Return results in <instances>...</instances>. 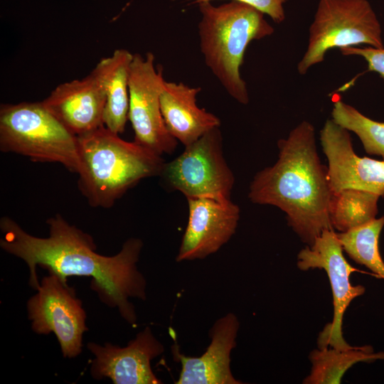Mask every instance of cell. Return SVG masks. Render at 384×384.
Returning a JSON list of instances; mask_svg holds the SVG:
<instances>
[{"instance_id":"cell-2","label":"cell","mask_w":384,"mask_h":384,"mask_svg":"<svg viewBox=\"0 0 384 384\" xmlns=\"http://www.w3.org/2000/svg\"><path fill=\"white\" fill-rule=\"evenodd\" d=\"M277 146V161L255 175L248 198L284 212L289 226L311 245L324 230L334 229L329 215L332 192L328 169L318 154L313 124L302 122Z\"/></svg>"},{"instance_id":"cell-14","label":"cell","mask_w":384,"mask_h":384,"mask_svg":"<svg viewBox=\"0 0 384 384\" xmlns=\"http://www.w3.org/2000/svg\"><path fill=\"white\" fill-rule=\"evenodd\" d=\"M240 327L238 317L228 313L217 319L209 331L211 338L206 352L201 356L181 353L178 346H172L174 359L181 363V372L176 384H242L234 378L230 368V354L236 346Z\"/></svg>"},{"instance_id":"cell-21","label":"cell","mask_w":384,"mask_h":384,"mask_svg":"<svg viewBox=\"0 0 384 384\" xmlns=\"http://www.w3.org/2000/svg\"><path fill=\"white\" fill-rule=\"evenodd\" d=\"M331 116L336 124L356 134L368 154L384 160V122L371 119L341 100L334 102Z\"/></svg>"},{"instance_id":"cell-17","label":"cell","mask_w":384,"mask_h":384,"mask_svg":"<svg viewBox=\"0 0 384 384\" xmlns=\"http://www.w3.org/2000/svg\"><path fill=\"white\" fill-rule=\"evenodd\" d=\"M133 54L123 48L102 58L92 70L105 95L104 126L119 134L124 130L129 111V74Z\"/></svg>"},{"instance_id":"cell-13","label":"cell","mask_w":384,"mask_h":384,"mask_svg":"<svg viewBox=\"0 0 384 384\" xmlns=\"http://www.w3.org/2000/svg\"><path fill=\"white\" fill-rule=\"evenodd\" d=\"M87 348L95 356L90 367L91 375L95 379L108 378L114 384L163 383L154 373L151 361L164 352V347L149 326L124 347L90 342Z\"/></svg>"},{"instance_id":"cell-8","label":"cell","mask_w":384,"mask_h":384,"mask_svg":"<svg viewBox=\"0 0 384 384\" xmlns=\"http://www.w3.org/2000/svg\"><path fill=\"white\" fill-rule=\"evenodd\" d=\"M154 55L133 54L129 74V111L137 144L158 155L171 154L177 140L167 129L161 110L160 96L165 81L154 65Z\"/></svg>"},{"instance_id":"cell-15","label":"cell","mask_w":384,"mask_h":384,"mask_svg":"<svg viewBox=\"0 0 384 384\" xmlns=\"http://www.w3.org/2000/svg\"><path fill=\"white\" fill-rule=\"evenodd\" d=\"M42 102L78 137L104 126L105 95L92 73L60 84Z\"/></svg>"},{"instance_id":"cell-16","label":"cell","mask_w":384,"mask_h":384,"mask_svg":"<svg viewBox=\"0 0 384 384\" xmlns=\"http://www.w3.org/2000/svg\"><path fill=\"white\" fill-rule=\"evenodd\" d=\"M201 90L200 87L165 80L161 92V110L167 129L185 146L220 126L217 116L197 105Z\"/></svg>"},{"instance_id":"cell-6","label":"cell","mask_w":384,"mask_h":384,"mask_svg":"<svg viewBox=\"0 0 384 384\" xmlns=\"http://www.w3.org/2000/svg\"><path fill=\"white\" fill-rule=\"evenodd\" d=\"M368 44L383 48L382 30L366 0H320L309 28L306 51L297 65L303 75L332 48Z\"/></svg>"},{"instance_id":"cell-22","label":"cell","mask_w":384,"mask_h":384,"mask_svg":"<svg viewBox=\"0 0 384 384\" xmlns=\"http://www.w3.org/2000/svg\"><path fill=\"white\" fill-rule=\"evenodd\" d=\"M340 51L343 55H355L363 57L368 63V70L378 73L384 79V48L350 46L341 48Z\"/></svg>"},{"instance_id":"cell-12","label":"cell","mask_w":384,"mask_h":384,"mask_svg":"<svg viewBox=\"0 0 384 384\" xmlns=\"http://www.w3.org/2000/svg\"><path fill=\"white\" fill-rule=\"evenodd\" d=\"M188 223L177 262L201 260L219 250L235 234L240 208L231 199L187 198Z\"/></svg>"},{"instance_id":"cell-1","label":"cell","mask_w":384,"mask_h":384,"mask_svg":"<svg viewBox=\"0 0 384 384\" xmlns=\"http://www.w3.org/2000/svg\"><path fill=\"white\" fill-rule=\"evenodd\" d=\"M49 236L35 237L23 230L14 220L3 217L0 246L23 260L29 268V284L40 287L36 267L40 266L56 274L65 284L69 276L90 277L91 288L101 302L117 308L129 324L134 326L137 315L129 298L146 299V282L137 269L143 246L139 238H129L114 256L96 252L93 238L70 225L60 215L47 220Z\"/></svg>"},{"instance_id":"cell-10","label":"cell","mask_w":384,"mask_h":384,"mask_svg":"<svg viewBox=\"0 0 384 384\" xmlns=\"http://www.w3.org/2000/svg\"><path fill=\"white\" fill-rule=\"evenodd\" d=\"M343 250L334 229H326L311 245H306L297 255L301 270L322 269L328 275L333 294L334 317L319 334V348L331 347L346 350L352 348L343 338V316L351 302L363 294L362 285L353 286L349 277L353 267L345 259Z\"/></svg>"},{"instance_id":"cell-23","label":"cell","mask_w":384,"mask_h":384,"mask_svg":"<svg viewBox=\"0 0 384 384\" xmlns=\"http://www.w3.org/2000/svg\"><path fill=\"white\" fill-rule=\"evenodd\" d=\"M191 4H200L215 0H189ZM246 4L264 14L268 15L275 23H281L285 18L284 4L287 0H233Z\"/></svg>"},{"instance_id":"cell-20","label":"cell","mask_w":384,"mask_h":384,"mask_svg":"<svg viewBox=\"0 0 384 384\" xmlns=\"http://www.w3.org/2000/svg\"><path fill=\"white\" fill-rule=\"evenodd\" d=\"M384 227V216L346 232L337 233L343 251L358 264L366 266L384 279V262L378 249V240Z\"/></svg>"},{"instance_id":"cell-18","label":"cell","mask_w":384,"mask_h":384,"mask_svg":"<svg viewBox=\"0 0 384 384\" xmlns=\"http://www.w3.org/2000/svg\"><path fill=\"white\" fill-rule=\"evenodd\" d=\"M309 358L311 369L303 383L338 384L351 366L359 362L384 360V352H375L370 346H353L346 350L325 347L313 350Z\"/></svg>"},{"instance_id":"cell-7","label":"cell","mask_w":384,"mask_h":384,"mask_svg":"<svg viewBox=\"0 0 384 384\" xmlns=\"http://www.w3.org/2000/svg\"><path fill=\"white\" fill-rule=\"evenodd\" d=\"M161 175L186 198L230 199L235 178L223 156L219 127L186 146L181 155L164 164Z\"/></svg>"},{"instance_id":"cell-9","label":"cell","mask_w":384,"mask_h":384,"mask_svg":"<svg viewBox=\"0 0 384 384\" xmlns=\"http://www.w3.org/2000/svg\"><path fill=\"white\" fill-rule=\"evenodd\" d=\"M31 329L38 334L54 333L65 358L82 352V335L88 331L86 314L75 290L49 272L40 283L37 293L27 302Z\"/></svg>"},{"instance_id":"cell-4","label":"cell","mask_w":384,"mask_h":384,"mask_svg":"<svg viewBox=\"0 0 384 384\" xmlns=\"http://www.w3.org/2000/svg\"><path fill=\"white\" fill-rule=\"evenodd\" d=\"M198 5L200 48L205 63L229 95L247 105L249 94L240 73L246 48L252 41L272 35L274 28L262 12L242 2Z\"/></svg>"},{"instance_id":"cell-3","label":"cell","mask_w":384,"mask_h":384,"mask_svg":"<svg viewBox=\"0 0 384 384\" xmlns=\"http://www.w3.org/2000/svg\"><path fill=\"white\" fill-rule=\"evenodd\" d=\"M78 186L89 204L110 208L142 179L161 175V156L122 139L105 126L78 137Z\"/></svg>"},{"instance_id":"cell-5","label":"cell","mask_w":384,"mask_h":384,"mask_svg":"<svg viewBox=\"0 0 384 384\" xmlns=\"http://www.w3.org/2000/svg\"><path fill=\"white\" fill-rule=\"evenodd\" d=\"M0 149L34 161L58 162L72 172L80 171L78 136L42 101L1 105Z\"/></svg>"},{"instance_id":"cell-19","label":"cell","mask_w":384,"mask_h":384,"mask_svg":"<svg viewBox=\"0 0 384 384\" xmlns=\"http://www.w3.org/2000/svg\"><path fill=\"white\" fill-rule=\"evenodd\" d=\"M380 198L377 193L355 188L332 193L329 215L333 228L343 233L373 220Z\"/></svg>"},{"instance_id":"cell-11","label":"cell","mask_w":384,"mask_h":384,"mask_svg":"<svg viewBox=\"0 0 384 384\" xmlns=\"http://www.w3.org/2000/svg\"><path fill=\"white\" fill-rule=\"evenodd\" d=\"M320 142L328 161V177L332 193L355 188L384 197V160L358 156L349 131L332 119L326 120L321 130Z\"/></svg>"}]
</instances>
